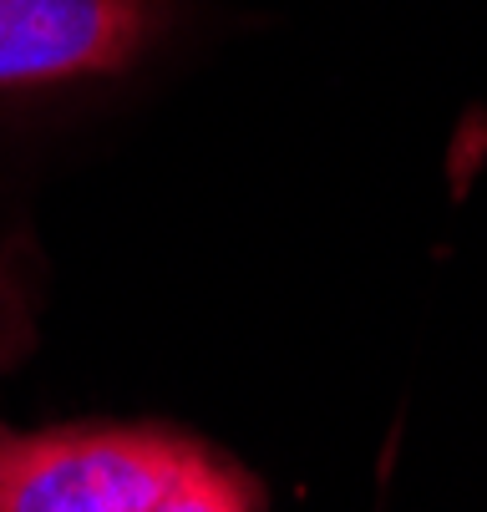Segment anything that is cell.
Returning a JSON list of instances; mask_svg holds the SVG:
<instances>
[{
  "instance_id": "cell-1",
  "label": "cell",
  "mask_w": 487,
  "mask_h": 512,
  "mask_svg": "<svg viewBox=\"0 0 487 512\" xmlns=\"http://www.w3.org/2000/svg\"><path fill=\"white\" fill-rule=\"evenodd\" d=\"M0 512H264L259 482L173 426H0Z\"/></svg>"
},
{
  "instance_id": "cell-2",
  "label": "cell",
  "mask_w": 487,
  "mask_h": 512,
  "mask_svg": "<svg viewBox=\"0 0 487 512\" xmlns=\"http://www.w3.org/2000/svg\"><path fill=\"white\" fill-rule=\"evenodd\" d=\"M163 0H0V97L107 82L163 31Z\"/></svg>"
}]
</instances>
